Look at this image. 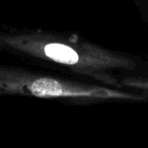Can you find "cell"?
Here are the masks:
<instances>
[{
    "label": "cell",
    "instance_id": "6da1fadb",
    "mask_svg": "<svg viewBox=\"0 0 148 148\" xmlns=\"http://www.w3.org/2000/svg\"><path fill=\"white\" fill-rule=\"evenodd\" d=\"M0 49L67 68L101 83L120 85L111 72L133 70L135 61L78 38L44 31L0 32Z\"/></svg>",
    "mask_w": 148,
    "mask_h": 148
},
{
    "label": "cell",
    "instance_id": "7a4b0ae2",
    "mask_svg": "<svg viewBox=\"0 0 148 148\" xmlns=\"http://www.w3.org/2000/svg\"><path fill=\"white\" fill-rule=\"evenodd\" d=\"M0 95L86 101L140 99L137 95L110 87L74 82L6 66H0Z\"/></svg>",
    "mask_w": 148,
    "mask_h": 148
},
{
    "label": "cell",
    "instance_id": "3957f363",
    "mask_svg": "<svg viewBox=\"0 0 148 148\" xmlns=\"http://www.w3.org/2000/svg\"><path fill=\"white\" fill-rule=\"evenodd\" d=\"M124 85L131 87H136V88H143L148 89V81L144 80H133V79H126L123 81Z\"/></svg>",
    "mask_w": 148,
    "mask_h": 148
}]
</instances>
